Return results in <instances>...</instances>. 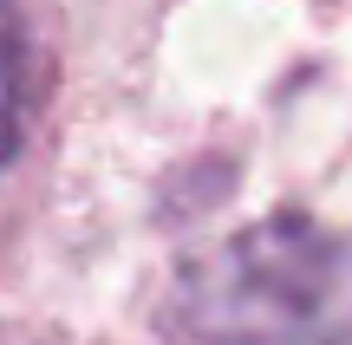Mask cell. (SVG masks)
Instances as JSON below:
<instances>
[{"label": "cell", "instance_id": "obj_1", "mask_svg": "<svg viewBox=\"0 0 352 345\" xmlns=\"http://www.w3.org/2000/svg\"><path fill=\"white\" fill-rule=\"evenodd\" d=\"M176 326L196 345H340L352 333V241L261 222L183 274Z\"/></svg>", "mask_w": 352, "mask_h": 345}, {"label": "cell", "instance_id": "obj_2", "mask_svg": "<svg viewBox=\"0 0 352 345\" xmlns=\"http://www.w3.org/2000/svg\"><path fill=\"white\" fill-rule=\"evenodd\" d=\"M26 143V26L20 7L0 0V169Z\"/></svg>", "mask_w": 352, "mask_h": 345}, {"label": "cell", "instance_id": "obj_3", "mask_svg": "<svg viewBox=\"0 0 352 345\" xmlns=\"http://www.w3.org/2000/svg\"><path fill=\"white\" fill-rule=\"evenodd\" d=\"M0 345H65V339H39V333H0Z\"/></svg>", "mask_w": 352, "mask_h": 345}]
</instances>
